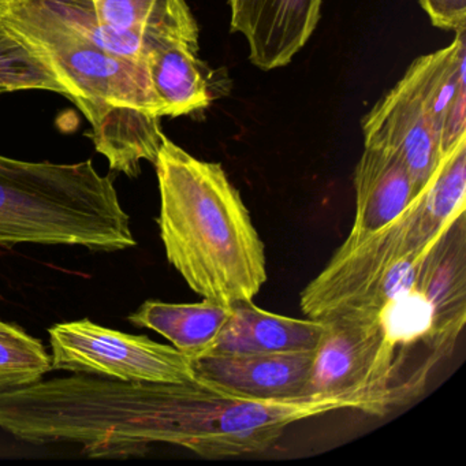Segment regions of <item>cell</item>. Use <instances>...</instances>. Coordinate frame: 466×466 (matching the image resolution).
Returning <instances> with one entry per match:
<instances>
[{
  "label": "cell",
  "instance_id": "cell-13",
  "mask_svg": "<svg viewBox=\"0 0 466 466\" xmlns=\"http://www.w3.org/2000/svg\"><path fill=\"white\" fill-rule=\"evenodd\" d=\"M356 214L350 236L372 233L397 219L421 190L398 157L365 148L354 171Z\"/></svg>",
  "mask_w": 466,
  "mask_h": 466
},
{
  "label": "cell",
  "instance_id": "cell-9",
  "mask_svg": "<svg viewBox=\"0 0 466 466\" xmlns=\"http://www.w3.org/2000/svg\"><path fill=\"white\" fill-rule=\"evenodd\" d=\"M466 215L458 214L425 253L416 289L431 312L436 353L449 356L466 323Z\"/></svg>",
  "mask_w": 466,
  "mask_h": 466
},
{
  "label": "cell",
  "instance_id": "cell-1",
  "mask_svg": "<svg viewBox=\"0 0 466 466\" xmlns=\"http://www.w3.org/2000/svg\"><path fill=\"white\" fill-rule=\"evenodd\" d=\"M350 409L327 397L258 400L196 378L185 383L121 381L75 373L10 390L5 430L32 444H78L94 458L144 455L154 444L204 458L271 449L294 422Z\"/></svg>",
  "mask_w": 466,
  "mask_h": 466
},
{
  "label": "cell",
  "instance_id": "cell-20",
  "mask_svg": "<svg viewBox=\"0 0 466 466\" xmlns=\"http://www.w3.org/2000/svg\"><path fill=\"white\" fill-rule=\"evenodd\" d=\"M431 23L443 31L466 28V0H419Z\"/></svg>",
  "mask_w": 466,
  "mask_h": 466
},
{
  "label": "cell",
  "instance_id": "cell-18",
  "mask_svg": "<svg viewBox=\"0 0 466 466\" xmlns=\"http://www.w3.org/2000/svg\"><path fill=\"white\" fill-rule=\"evenodd\" d=\"M47 91L70 100L50 67L0 20V95Z\"/></svg>",
  "mask_w": 466,
  "mask_h": 466
},
{
  "label": "cell",
  "instance_id": "cell-8",
  "mask_svg": "<svg viewBox=\"0 0 466 466\" xmlns=\"http://www.w3.org/2000/svg\"><path fill=\"white\" fill-rule=\"evenodd\" d=\"M51 370L121 381L185 383L196 379L193 362L174 346L125 334L91 320L48 329Z\"/></svg>",
  "mask_w": 466,
  "mask_h": 466
},
{
  "label": "cell",
  "instance_id": "cell-10",
  "mask_svg": "<svg viewBox=\"0 0 466 466\" xmlns=\"http://www.w3.org/2000/svg\"><path fill=\"white\" fill-rule=\"evenodd\" d=\"M231 32L242 35L249 61L263 72L285 67L320 20L323 0H228Z\"/></svg>",
  "mask_w": 466,
  "mask_h": 466
},
{
  "label": "cell",
  "instance_id": "cell-5",
  "mask_svg": "<svg viewBox=\"0 0 466 466\" xmlns=\"http://www.w3.org/2000/svg\"><path fill=\"white\" fill-rule=\"evenodd\" d=\"M365 148L398 157L420 190L466 136V28L449 47L420 56L362 119Z\"/></svg>",
  "mask_w": 466,
  "mask_h": 466
},
{
  "label": "cell",
  "instance_id": "cell-19",
  "mask_svg": "<svg viewBox=\"0 0 466 466\" xmlns=\"http://www.w3.org/2000/svg\"><path fill=\"white\" fill-rule=\"evenodd\" d=\"M51 357L42 340L15 324L0 320V383L15 389L42 380Z\"/></svg>",
  "mask_w": 466,
  "mask_h": 466
},
{
  "label": "cell",
  "instance_id": "cell-3",
  "mask_svg": "<svg viewBox=\"0 0 466 466\" xmlns=\"http://www.w3.org/2000/svg\"><path fill=\"white\" fill-rule=\"evenodd\" d=\"M0 20L67 89L111 170L135 178L143 160L155 163L165 138V108L147 65L102 50L34 0H0Z\"/></svg>",
  "mask_w": 466,
  "mask_h": 466
},
{
  "label": "cell",
  "instance_id": "cell-14",
  "mask_svg": "<svg viewBox=\"0 0 466 466\" xmlns=\"http://www.w3.org/2000/svg\"><path fill=\"white\" fill-rule=\"evenodd\" d=\"M97 17L114 34L157 48L181 40L198 48V26L187 0H91Z\"/></svg>",
  "mask_w": 466,
  "mask_h": 466
},
{
  "label": "cell",
  "instance_id": "cell-15",
  "mask_svg": "<svg viewBox=\"0 0 466 466\" xmlns=\"http://www.w3.org/2000/svg\"><path fill=\"white\" fill-rule=\"evenodd\" d=\"M230 313L231 307L208 299L193 304L148 299L129 321L162 335L193 362L214 350Z\"/></svg>",
  "mask_w": 466,
  "mask_h": 466
},
{
  "label": "cell",
  "instance_id": "cell-12",
  "mask_svg": "<svg viewBox=\"0 0 466 466\" xmlns=\"http://www.w3.org/2000/svg\"><path fill=\"white\" fill-rule=\"evenodd\" d=\"M324 323L289 318L242 301L231 313L209 354L299 353L313 351L320 342Z\"/></svg>",
  "mask_w": 466,
  "mask_h": 466
},
{
  "label": "cell",
  "instance_id": "cell-16",
  "mask_svg": "<svg viewBox=\"0 0 466 466\" xmlns=\"http://www.w3.org/2000/svg\"><path fill=\"white\" fill-rule=\"evenodd\" d=\"M198 51L189 43L170 40L149 54L147 67L152 88L165 108V116H189L211 105Z\"/></svg>",
  "mask_w": 466,
  "mask_h": 466
},
{
  "label": "cell",
  "instance_id": "cell-4",
  "mask_svg": "<svg viewBox=\"0 0 466 466\" xmlns=\"http://www.w3.org/2000/svg\"><path fill=\"white\" fill-rule=\"evenodd\" d=\"M20 244L119 252L137 241L113 178L91 160L58 165L0 155V247Z\"/></svg>",
  "mask_w": 466,
  "mask_h": 466
},
{
  "label": "cell",
  "instance_id": "cell-2",
  "mask_svg": "<svg viewBox=\"0 0 466 466\" xmlns=\"http://www.w3.org/2000/svg\"><path fill=\"white\" fill-rule=\"evenodd\" d=\"M154 165L168 263L203 299L228 307L253 301L268 278L266 247L225 168L166 136Z\"/></svg>",
  "mask_w": 466,
  "mask_h": 466
},
{
  "label": "cell",
  "instance_id": "cell-21",
  "mask_svg": "<svg viewBox=\"0 0 466 466\" xmlns=\"http://www.w3.org/2000/svg\"><path fill=\"white\" fill-rule=\"evenodd\" d=\"M12 389V387L7 386V384L0 383V392L7 391V390Z\"/></svg>",
  "mask_w": 466,
  "mask_h": 466
},
{
  "label": "cell",
  "instance_id": "cell-11",
  "mask_svg": "<svg viewBox=\"0 0 466 466\" xmlns=\"http://www.w3.org/2000/svg\"><path fill=\"white\" fill-rule=\"evenodd\" d=\"M313 351L207 354L193 361L196 378L238 397L258 400L305 397Z\"/></svg>",
  "mask_w": 466,
  "mask_h": 466
},
{
  "label": "cell",
  "instance_id": "cell-7",
  "mask_svg": "<svg viewBox=\"0 0 466 466\" xmlns=\"http://www.w3.org/2000/svg\"><path fill=\"white\" fill-rule=\"evenodd\" d=\"M321 321L305 397L334 398L351 410L386 416L424 391L379 312L340 313Z\"/></svg>",
  "mask_w": 466,
  "mask_h": 466
},
{
  "label": "cell",
  "instance_id": "cell-6",
  "mask_svg": "<svg viewBox=\"0 0 466 466\" xmlns=\"http://www.w3.org/2000/svg\"><path fill=\"white\" fill-rule=\"evenodd\" d=\"M422 190L384 228L364 236L349 234L320 274L302 290L299 307L308 319L380 312L413 290L420 264L435 241H427L420 228Z\"/></svg>",
  "mask_w": 466,
  "mask_h": 466
},
{
  "label": "cell",
  "instance_id": "cell-17",
  "mask_svg": "<svg viewBox=\"0 0 466 466\" xmlns=\"http://www.w3.org/2000/svg\"><path fill=\"white\" fill-rule=\"evenodd\" d=\"M466 136L446 152L431 181L422 190L420 228L427 241L465 211Z\"/></svg>",
  "mask_w": 466,
  "mask_h": 466
}]
</instances>
